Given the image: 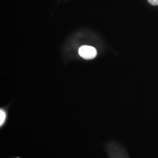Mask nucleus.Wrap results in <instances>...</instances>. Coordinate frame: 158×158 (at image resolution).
<instances>
[{
    "mask_svg": "<svg viewBox=\"0 0 158 158\" xmlns=\"http://www.w3.org/2000/svg\"><path fill=\"white\" fill-rule=\"evenodd\" d=\"M79 54L83 59L90 60L94 59L97 56V51L93 46H83L79 48Z\"/></svg>",
    "mask_w": 158,
    "mask_h": 158,
    "instance_id": "1",
    "label": "nucleus"
},
{
    "mask_svg": "<svg viewBox=\"0 0 158 158\" xmlns=\"http://www.w3.org/2000/svg\"><path fill=\"white\" fill-rule=\"evenodd\" d=\"M6 113H4V111L2 110H1L0 111V125H2L6 119Z\"/></svg>",
    "mask_w": 158,
    "mask_h": 158,
    "instance_id": "2",
    "label": "nucleus"
},
{
    "mask_svg": "<svg viewBox=\"0 0 158 158\" xmlns=\"http://www.w3.org/2000/svg\"><path fill=\"white\" fill-rule=\"evenodd\" d=\"M148 1L153 6H158V0H148Z\"/></svg>",
    "mask_w": 158,
    "mask_h": 158,
    "instance_id": "3",
    "label": "nucleus"
}]
</instances>
